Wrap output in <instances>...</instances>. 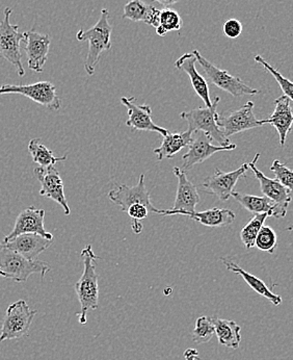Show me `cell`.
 Wrapping results in <instances>:
<instances>
[{
	"mask_svg": "<svg viewBox=\"0 0 293 360\" xmlns=\"http://www.w3.org/2000/svg\"><path fill=\"white\" fill-rule=\"evenodd\" d=\"M80 257L84 262V272L75 284V292L80 303L79 323L84 325L86 323V312L97 309L99 304V286L95 262L100 257L95 255L91 245L82 249Z\"/></svg>",
	"mask_w": 293,
	"mask_h": 360,
	"instance_id": "cell-1",
	"label": "cell"
},
{
	"mask_svg": "<svg viewBox=\"0 0 293 360\" xmlns=\"http://www.w3.org/2000/svg\"><path fill=\"white\" fill-rule=\"evenodd\" d=\"M112 26L110 23V12L102 8L101 15L96 25L90 30H80L76 34L79 42L88 41L89 51L84 60V69L89 75H93L96 70L102 52L112 49Z\"/></svg>",
	"mask_w": 293,
	"mask_h": 360,
	"instance_id": "cell-2",
	"label": "cell"
},
{
	"mask_svg": "<svg viewBox=\"0 0 293 360\" xmlns=\"http://www.w3.org/2000/svg\"><path fill=\"white\" fill-rule=\"evenodd\" d=\"M51 270L47 262L30 260L19 253L0 244V276L16 283H25L32 274H40L42 278Z\"/></svg>",
	"mask_w": 293,
	"mask_h": 360,
	"instance_id": "cell-3",
	"label": "cell"
},
{
	"mask_svg": "<svg viewBox=\"0 0 293 360\" xmlns=\"http://www.w3.org/2000/svg\"><path fill=\"white\" fill-rule=\"evenodd\" d=\"M221 98L216 96L212 101V105L209 108H197L195 110L183 112L180 114V118L188 123V129L193 132L203 131L210 136L212 141H216L220 146H228L231 144L230 140L226 138L223 130L219 125V116L216 112Z\"/></svg>",
	"mask_w": 293,
	"mask_h": 360,
	"instance_id": "cell-4",
	"label": "cell"
},
{
	"mask_svg": "<svg viewBox=\"0 0 293 360\" xmlns=\"http://www.w3.org/2000/svg\"><path fill=\"white\" fill-rule=\"evenodd\" d=\"M13 8H4V17L0 22V58H4L16 68L19 77H25L21 62L20 43L25 41V32H19L18 25L11 23Z\"/></svg>",
	"mask_w": 293,
	"mask_h": 360,
	"instance_id": "cell-5",
	"label": "cell"
},
{
	"mask_svg": "<svg viewBox=\"0 0 293 360\" xmlns=\"http://www.w3.org/2000/svg\"><path fill=\"white\" fill-rule=\"evenodd\" d=\"M193 52H194L197 63L203 69L204 73H205L206 77H207L210 84H214L225 92L229 93L233 97H242L245 96V95L254 96V95H257L259 93V91L245 84L242 78L233 77L228 71L221 70L216 65L212 64L207 58H204L199 51Z\"/></svg>",
	"mask_w": 293,
	"mask_h": 360,
	"instance_id": "cell-6",
	"label": "cell"
},
{
	"mask_svg": "<svg viewBox=\"0 0 293 360\" xmlns=\"http://www.w3.org/2000/svg\"><path fill=\"white\" fill-rule=\"evenodd\" d=\"M36 314L37 310L30 309L25 300L12 303L2 320L0 342L6 340H19L27 335Z\"/></svg>",
	"mask_w": 293,
	"mask_h": 360,
	"instance_id": "cell-7",
	"label": "cell"
},
{
	"mask_svg": "<svg viewBox=\"0 0 293 360\" xmlns=\"http://www.w3.org/2000/svg\"><path fill=\"white\" fill-rule=\"evenodd\" d=\"M19 94L32 99L40 105L52 110H60L62 101L56 94V88L52 82H39L32 84H4L0 86V95Z\"/></svg>",
	"mask_w": 293,
	"mask_h": 360,
	"instance_id": "cell-8",
	"label": "cell"
},
{
	"mask_svg": "<svg viewBox=\"0 0 293 360\" xmlns=\"http://www.w3.org/2000/svg\"><path fill=\"white\" fill-rule=\"evenodd\" d=\"M260 153H257L254 160L249 164V168L255 175L260 184V188L264 196L268 197L277 205V214L275 219L284 218L287 214L288 205L292 200V192H290L285 186H282L277 179H271L266 176L256 166V162L259 160Z\"/></svg>",
	"mask_w": 293,
	"mask_h": 360,
	"instance_id": "cell-9",
	"label": "cell"
},
{
	"mask_svg": "<svg viewBox=\"0 0 293 360\" xmlns=\"http://www.w3.org/2000/svg\"><path fill=\"white\" fill-rule=\"evenodd\" d=\"M108 198L115 205L120 206L124 212H127L130 206L134 205H144L147 206L150 212H157V208L152 205L150 193L145 184V174H142L138 184L134 186H128L126 184H120L116 188H112L108 193Z\"/></svg>",
	"mask_w": 293,
	"mask_h": 360,
	"instance_id": "cell-10",
	"label": "cell"
},
{
	"mask_svg": "<svg viewBox=\"0 0 293 360\" xmlns=\"http://www.w3.org/2000/svg\"><path fill=\"white\" fill-rule=\"evenodd\" d=\"M253 101H249L240 110L219 116V125L223 130L226 138L229 139L234 134L245 131V130L257 129L266 124V120H258L254 114Z\"/></svg>",
	"mask_w": 293,
	"mask_h": 360,
	"instance_id": "cell-11",
	"label": "cell"
},
{
	"mask_svg": "<svg viewBox=\"0 0 293 360\" xmlns=\"http://www.w3.org/2000/svg\"><path fill=\"white\" fill-rule=\"evenodd\" d=\"M249 169L247 162H245L237 170L231 172H223L216 168L214 175L204 180L201 190L206 194L218 197L221 201H227L232 196L238 180L245 177Z\"/></svg>",
	"mask_w": 293,
	"mask_h": 360,
	"instance_id": "cell-12",
	"label": "cell"
},
{
	"mask_svg": "<svg viewBox=\"0 0 293 360\" xmlns=\"http://www.w3.org/2000/svg\"><path fill=\"white\" fill-rule=\"evenodd\" d=\"M34 176L41 184L40 195L56 201L62 206L64 214L69 216L71 212L68 201L65 196L64 181L60 172L54 166L38 167L34 170Z\"/></svg>",
	"mask_w": 293,
	"mask_h": 360,
	"instance_id": "cell-13",
	"label": "cell"
},
{
	"mask_svg": "<svg viewBox=\"0 0 293 360\" xmlns=\"http://www.w3.org/2000/svg\"><path fill=\"white\" fill-rule=\"evenodd\" d=\"M173 173L178 179L177 194L171 210H157V214L168 216L170 212H195L200 202V195L194 184L186 176L185 171L174 167Z\"/></svg>",
	"mask_w": 293,
	"mask_h": 360,
	"instance_id": "cell-14",
	"label": "cell"
},
{
	"mask_svg": "<svg viewBox=\"0 0 293 360\" xmlns=\"http://www.w3.org/2000/svg\"><path fill=\"white\" fill-rule=\"evenodd\" d=\"M211 141L210 136L205 132H195L194 141L190 144L188 153L182 158V160H183L182 170H190L195 165L202 164L221 151H231L236 149L235 144H230L228 146H214L212 145Z\"/></svg>",
	"mask_w": 293,
	"mask_h": 360,
	"instance_id": "cell-15",
	"label": "cell"
},
{
	"mask_svg": "<svg viewBox=\"0 0 293 360\" xmlns=\"http://www.w3.org/2000/svg\"><path fill=\"white\" fill-rule=\"evenodd\" d=\"M45 210L30 206L17 217L13 231L4 238V244L11 242L20 234L37 233L48 240H53V234L47 232L44 227Z\"/></svg>",
	"mask_w": 293,
	"mask_h": 360,
	"instance_id": "cell-16",
	"label": "cell"
},
{
	"mask_svg": "<svg viewBox=\"0 0 293 360\" xmlns=\"http://www.w3.org/2000/svg\"><path fill=\"white\" fill-rule=\"evenodd\" d=\"M121 103L127 108L128 120L126 125L134 130L158 132L162 136L169 134V130L158 127L152 119V108L148 104L136 103V97H122Z\"/></svg>",
	"mask_w": 293,
	"mask_h": 360,
	"instance_id": "cell-17",
	"label": "cell"
},
{
	"mask_svg": "<svg viewBox=\"0 0 293 360\" xmlns=\"http://www.w3.org/2000/svg\"><path fill=\"white\" fill-rule=\"evenodd\" d=\"M25 51L27 56V65L30 70L41 73L44 70L48 58L50 37L32 30L25 32Z\"/></svg>",
	"mask_w": 293,
	"mask_h": 360,
	"instance_id": "cell-18",
	"label": "cell"
},
{
	"mask_svg": "<svg viewBox=\"0 0 293 360\" xmlns=\"http://www.w3.org/2000/svg\"><path fill=\"white\" fill-rule=\"evenodd\" d=\"M52 240L37 233H25L4 244L11 250L19 253L30 260H36L41 253L51 246Z\"/></svg>",
	"mask_w": 293,
	"mask_h": 360,
	"instance_id": "cell-19",
	"label": "cell"
},
{
	"mask_svg": "<svg viewBox=\"0 0 293 360\" xmlns=\"http://www.w3.org/2000/svg\"><path fill=\"white\" fill-rule=\"evenodd\" d=\"M197 60L195 58L194 52H188L183 56H180L175 62L176 69L183 71L190 78L193 88L197 96L203 101L207 108L212 105L211 98H210L209 86H208L207 80L205 79L195 68Z\"/></svg>",
	"mask_w": 293,
	"mask_h": 360,
	"instance_id": "cell-20",
	"label": "cell"
},
{
	"mask_svg": "<svg viewBox=\"0 0 293 360\" xmlns=\"http://www.w3.org/2000/svg\"><path fill=\"white\" fill-rule=\"evenodd\" d=\"M266 124L273 125L277 129L280 136V145L284 147L288 134L292 131L293 125V108L290 105V99L281 96L275 99V110L266 120Z\"/></svg>",
	"mask_w": 293,
	"mask_h": 360,
	"instance_id": "cell-21",
	"label": "cell"
},
{
	"mask_svg": "<svg viewBox=\"0 0 293 360\" xmlns=\"http://www.w3.org/2000/svg\"><path fill=\"white\" fill-rule=\"evenodd\" d=\"M168 216H185L207 227H225L235 220V214L228 208H210L201 212H170Z\"/></svg>",
	"mask_w": 293,
	"mask_h": 360,
	"instance_id": "cell-22",
	"label": "cell"
},
{
	"mask_svg": "<svg viewBox=\"0 0 293 360\" xmlns=\"http://www.w3.org/2000/svg\"><path fill=\"white\" fill-rule=\"evenodd\" d=\"M221 260L223 262V264H225L226 269H227L229 272L240 275L245 283H247V285H249L254 292L268 299L275 307H279V305L283 302L281 297L271 292L268 288V285H266L261 279L258 278L255 275L251 274V273L247 272L244 269L240 268L231 257H221Z\"/></svg>",
	"mask_w": 293,
	"mask_h": 360,
	"instance_id": "cell-23",
	"label": "cell"
},
{
	"mask_svg": "<svg viewBox=\"0 0 293 360\" xmlns=\"http://www.w3.org/2000/svg\"><path fill=\"white\" fill-rule=\"evenodd\" d=\"M160 12L162 11L145 4L143 0H130L124 6L122 18L134 22H144L156 28L159 25Z\"/></svg>",
	"mask_w": 293,
	"mask_h": 360,
	"instance_id": "cell-24",
	"label": "cell"
},
{
	"mask_svg": "<svg viewBox=\"0 0 293 360\" xmlns=\"http://www.w3.org/2000/svg\"><path fill=\"white\" fill-rule=\"evenodd\" d=\"M193 141H194V132L192 130L188 129L186 131L176 132V134L169 132L166 136H164L162 145L158 148L154 149V153L157 156L158 160L171 158L182 149L190 147Z\"/></svg>",
	"mask_w": 293,
	"mask_h": 360,
	"instance_id": "cell-25",
	"label": "cell"
},
{
	"mask_svg": "<svg viewBox=\"0 0 293 360\" xmlns=\"http://www.w3.org/2000/svg\"><path fill=\"white\" fill-rule=\"evenodd\" d=\"M210 319L214 324L219 342L228 348H240V342H242V335H240L242 328L240 325L234 321L223 320L216 316H211Z\"/></svg>",
	"mask_w": 293,
	"mask_h": 360,
	"instance_id": "cell-26",
	"label": "cell"
},
{
	"mask_svg": "<svg viewBox=\"0 0 293 360\" xmlns=\"http://www.w3.org/2000/svg\"><path fill=\"white\" fill-rule=\"evenodd\" d=\"M232 197L240 203L242 207L249 210L252 214H268L269 217L275 218L277 205L268 197L253 196V195L242 194L240 192L232 193Z\"/></svg>",
	"mask_w": 293,
	"mask_h": 360,
	"instance_id": "cell-27",
	"label": "cell"
},
{
	"mask_svg": "<svg viewBox=\"0 0 293 360\" xmlns=\"http://www.w3.org/2000/svg\"><path fill=\"white\" fill-rule=\"evenodd\" d=\"M27 148L32 160L40 167L56 166L58 162H65L67 160V155L60 156V158L54 155V153L43 144L41 139L30 140Z\"/></svg>",
	"mask_w": 293,
	"mask_h": 360,
	"instance_id": "cell-28",
	"label": "cell"
},
{
	"mask_svg": "<svg viewBox=\"0 0 293 360\" xmlns=\"http://www.w3.org/2000/svg\"><path fill=\"white\" fill-rule=\"evenodd\" d=\"M268 214H255L251 219L249 223L240 231V238L244 243L245 247L247 249H252L255 247V240L259 233L260 229L264 225L266 219L268 218Z\"/></svg>",
	"mask_w": 293,
	"mask_h": 360,
	"instance_id": "cell-29",
	"label": "cell"
},
{
	"mask_svg": "<svg viewBox=\"0 0 293 360\" xmlns=\"http://www.w3.org/2000/svg\"><path fill=\"white\" fill-rule=\"evenodd\" d=\"M216 335L214 324L210 316H202L197 318L193 331V342L197 345L206 344Z\"/></svg>",
	"mask_w": 293,
	"mask_h": 360,
	"instance_id": "cell-30",
	"label": "cell"
},
{
	"mask_svg": "<svg viewBox=\"0 0 293 360\" xmlns=\"http://www.w3.org/2000/svg\"><path fill=\"white\" fill-rule=\"evenodd\" d=\"M255 62H257L258 64L261 65L262 67L266 69L271 75H273V78L277 80L278 84H279L280 88L283 91L284 96L288 97L290 101H293V82L292 80L288 79L282 75V73L280 72L277 69L273 68L271 64H268L261 56H255Z\"/></svg>",
	"mask_w": 293,
	"mask_h": 360,
	"instance_id": "cell-31",
	"label": "cell"
},
{
	"mask_svg": "<svg viewBox=\"0 0 293 360\" xmlns=\"http://www.w3.org/2000/svg\"><path fill=\"white\" fill-rule=\"evenodd\" d=\"M277 233H275V231H273L271 227L264 226L263 225L262 229H260L257 238H256L255 246L257 247L259 250L273 255L275 248H277Z\"/></svg>",
	"mask_w": 293,
	"mask_h": 360,
	"instance_id": "cell-32",
	"label": "cell"
},
{
	"mask_svg": "<svg viewBox=\"0 0 293 360\" xmlns=\"http://www.w3.org/2000/svg\"><path fill=\"white\" fill-rule=\"evenodd\" d=\"M158 26L164 28L167 34L171 32H178L183 26V20L177 11L166 8L160 12V22Z\"/></svg>",
	"mask_w": 293,
	"mask_h": 360,
	"instance_id": "cell-33",
	"label": "cell"
},
{
	"mask_svg": "<svg viewBox=\"0 0 293 360\" xmlns=\"http://www.w3.org/2000/svg\"><path fill=\"white\" fill-rule=\"evenodd\" d=\"M271 172L275 174V179H277L282 186L293 193V170L285 164H282L280 160H273L271 167Z\"/></svg>",
	"mask_w": 293,
	"mask_h": 360,
	"instance_id": "cell-34",
	"label": "cell"
},
{
	"mask_svg": "<svg viewBox=\"0 0 293 360\" xmlns=\"http://www.w3.org/2000/svg\"><path fill=\"white\" fill-rule=\"evenodd\" d=\"M223 32L230 39H236L242 34V25L237 19H229L223 26Z\"/></svg>",
	"mask_w": 293,
	"mask_h": 360,
	"instance_id": "cell-35",
	"label": "cell"
},
{
	"mask_svg": "<svg viewBox=\"0 0 293 360\" xmlns=\"http://www.w3.org/2000/svg\"><path fill=\"white\" fill-rule=\"evenodd\" d=\"M127 214L134 219V222H140L141 220L148 218L150 210L144 205H134L127 210Z\"/></svg>",
	"mask_w": 293,
	"mask_h": 360,
	"instance_id": "cell-36",
	"label": "cell"
},
{
	"mask_svg": "<svg viewBox=\"0 0 293 360\" xmlns=\"http://www.w3.org/2000/svg\"><path fill=\"white\" fill-rule=\"evenodd\" d=\"M183 355L185 360H202L199 357V352H197V349H186V350L184 351Z\"/></svg>",
	"mask_w": 293,
	"mask_h": 360,
	"instance_id": "cell-37",
	"label": "cell"
},
{
	"mask_svg": "<svg viewBox=\"0 0 293 360\" xmlns=\"http://www.w3.org/2000/svg\"><path fill=\"white\" fill-rule=\"evenodd\" d=\"M154 1H157L158 4L166 6V8H170V6H174V4H178L180 0H154Z\"/></svg>",
	"mask_w": 293,
	"mask_h": 360,
	"instance_id": "cell-38",
	"label": "cell"
},
{
	"mask_svg": "<svg viewBox=\"0 0 293 360\" xmlns=\"http://www.w3.org/2000/svg\"><path fill=\"white\" fill-rule=\"evenodd\" d=\"M132 229H134V233H141L143 225L140 222H134L132 223Z\"/></svg>",
	"mask_w": 293,
	"mask_h": 360,
	"instance_id": "cell-39",
	"label": "cell"
},
{
	"mask_svg": "<svg viewBox=\"0 0 293 360\" xmlns=\"http://www.w3.org/2000/svg\"><path fill=\"white\" fill-rule=\"evenodd\" d=\"M286 231H293V224L292 225V226L287 227V229H286Z\"/></svg>",
	"mask_w": 293,
	"mask_h": 360,
	"instance_id": "cell-40",
	"label": "cell"
},
{
	"mask_svg": "<svg viewBox=\"0 0 293 360\" xmlns=\"http://www.w3.org/2000/svg\"><path fill=\"white\" fill-rule=\"evenodd\" d=\"M292 37H293V26L292 27Z\"/></svg>",
	"mask_w": 293,
	"mask_h": 360,
	"instance_id": "cell-41",
	"label": "cell"
}]
</instances>
